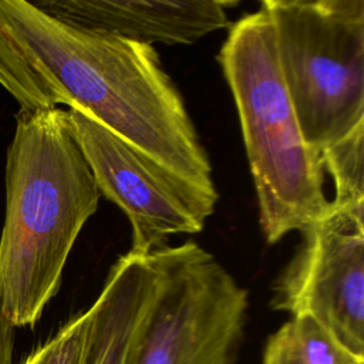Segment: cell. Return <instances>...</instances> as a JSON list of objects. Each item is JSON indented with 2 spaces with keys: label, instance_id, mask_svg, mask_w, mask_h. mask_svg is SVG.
<instances>
[{
  "label": "cell",
  "instance_id": "7a4b0ae2",
  "mask_svg": "<svg viewBox=\"0 0 364 364\" xmlns=\"http://www.w3.org/2000/svg\"><path fill=\"white\" fill-rule=\"evenodd\" d=\"M0 311L33 326L60 289L68 255L101 198L65 109H20L6 161Z\"/></svg>",
  "mask_w": 364,
  "mask_h": 364
},
{
  "label": "cell",
  "instance_id": "5bb4252c",
  "mask_svg": "<svg viewBox=\"0 0 364 364\" xmlns=\"http://www.w3.org/2000/svg\"><path fill=\"white\" fill-rule=\"evenodd\" d=\"M14 327L0 311V364H13Z\"/></svg>",
  "mask_w": 364,
  "mask_h": 364
},
{
  "label": "cell",
  "instance_id": "4fadbf2b",
  "mask_svg": "<svg viewBox=\"0 0 364 364\" xmlns=\"http://www.w3.org/2000/svg\"><path fill=\"white\" fill-rule=\"evenodd\" d=\"M91 326L90 309L63 326L23 364H84Z\"/></svg>",
  "mask_w": 364,
  "mask_h": 364
},
{
  "label": "cell",
  "instance_id": "30bf717a",
  "mask_svg": "<svg viewBox=\"0 0 364 364\" xmlns=\"http://www.w3.org/2000/svg\"><path fill=\"white\" fill-rule=\"evenodd\" d=\"M262 364H364L309 316H293L266 341Z\"/></svg>",
  "mask_w": 364,
  "mask_h": 364
},
{
  "label": "cell",
  "instance_id": "ba28073f",
  "mask_svg": "<svg viewBox=\"0 0 364 364\" xmlns=\"http://www.w3.org/2000/svg\"><path fill=\"white\" fill-rule=\"evenodd\" d=\"M36 7L70 26L151 46L193 44L229 27L226 9L237 1L218 0H44Z\"/></svg>",
  "mask_w": 364,
  "mask_h": 364
},
{
  "label": "cell",
  "instance_id": "6da1fadb",
  "mask_svg": "<svg viewBox=\"0 0 364 364\" xmlns=\"http://www.w3.org/2000/svg\"><path fill=\"white\" fill-rule=\"evenodd\" d=\"M0 27L55 105L81 112L196 185L216 189L183 98L152 46L70 26L26 0H0Z\"/></svg>",
  "mask_w": 364,
  "mask_h": 364
},
{
  "label": "cell",
  "instance_id": "277c9868",
  "mask_svg": "<svg viewBox=\"0 0 364 364\" xmlns=\"http://www.w3.org/2000/svg\"><path fill=\"white\" fill-rule=\"evenodd\" d=\"M280 73L318 154L364 124V0H263Z\"/></svg>",
  "mask_w": 364,
  "mask_h": 364
},
{
  "label": "cell",
  "instance_id": "3957f363",
  "mask_svg": "<svg viewBox=\"0 0 364 364\" xmlns=\"http://www.w3.org/2000/svg\"><path fill=\"white\" fill-rule=\"evenodd\" d=\"M218 60L235 98L260 228L273 245L328 209L321 155L303 136L262 7L230 26Z\"/></svg>",
  "mask_w": 364,
  "mask_h": 364
},
{
  "label": "cell",
  "instance_id": "52a82bcc",
  "mask_svg": "<svg viewBox=\"0 0 364 364\" xmlns=\"http://www.w3.org/2000/svg\"><path fill=\"white\" fill-rule=\"evenodd\" d=\"M273 286L272 309L309 316L364 357V212L331 203L307 225Z\"/></svg>",
  "mask_w": 364,
  "mask_h": 364
},
{
  "label": "cell",
  "instance_id": "5b68a950",
  "mask_svg": "<svg viewBox=\"0 0 364 364\" xmlns=\"http://www.w3.org/2000/svg\"><path fill=\"white\" fill-rule=\"evenodd\" d=\"M247 291L193 242L166 246L164 280L125 364H232Z\"/></svg>",
  "mask_w": 364,
  "mask_h": 364
},
{
  "label": "cell",
  "instance_id": "8992f818",
  "mask_svg": "<svg viewBox=\"0 0 364 364\" xmlns=\"http://www.w3.org/2000/svg\"><path fill=\"white\" fill-rule=\"evenodd\" d=\"M65 115L100 193L131 222L128 253L146 256L168 246L169 235L203 229L218 202L216 189L196 185L75 109Z\"/></svg>",
  "mask_w": 364,
  "mask_h": 364
},
{
  "label": "cell",
  "instance_id": "8fae6325",
  "mask_svg": "<svg viewBox=\"0 0 364 364\" xmlns=\"http://www.w3.org/2000/svg\"><path fill=\"white\" fill-rule=\"evenodd\" d=\"M320 155L334 182L331 203L364 212V124L326 146Z\"/></svg>",
  "mask_w": 364,
  "mask_h": 364
},
{
  "label": "cell",
  "instance_id": "9c48e42d",
  "mask_svg": "<svg viewBox=\"0 0 364 364\" xmlns=\"http://www.w3.org/2000/svg\"><path fill=\"white\" fill-rule=\"evenodd\" d=\"M166 247V246H165ZM127 253L111 267L104 289L90 307L91 326L84 364H125L164 280V250Z\"/></svg>",
  "mask_w": 364,
  "mask_h": 364
},
{
  "label": "cell",
  "instance_id": "7c38bea8",
  "mask_svg": "<svg viewBox=\"0 0 364 364\" xmlns=\"http://www.w3.org/2000/svg\"><path fill=\"white\" fill-rule=\"evenodd\" d=\"M0 84L20 104L23 111L57 107L13 40L0 27Z\"/></svg>",
  "mask_w": 364,
  "mask_h": 364
}]
</instances>
